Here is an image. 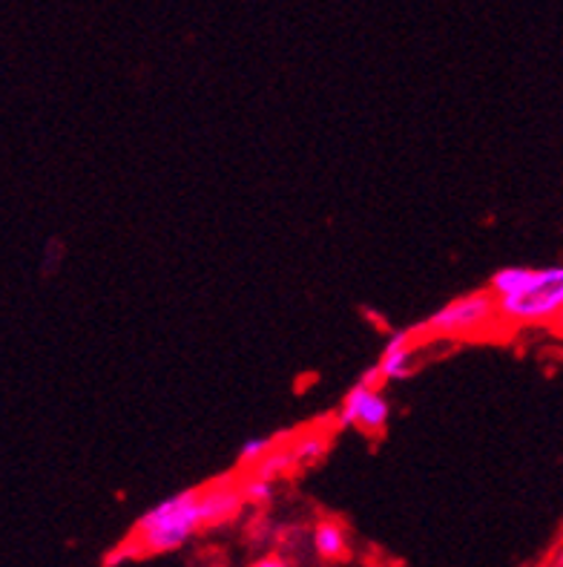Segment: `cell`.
I'll return each instance as SVG.
<instances>
[{
  "mask_svg": "<svg viewBox=\"0 0 563 567\" xmlns=\"http://www.w3.org/2000/svg\"><path fill=\"white\" fill-rule=\"evenodd\" d=\"M322 453V444L320 441H302L300 446H296V450H293V455H296V458H302V461H311V458H316V455Z\"/></svg>",
  "mask_w": 563,
  "mask_h": 567,
  "instance_id": "cell-10",
  "label": "cell"
},
{
  "mask_svg": "<svg viewBox=\"0 0 563 567\" xmlns=\"http://www.w3.org/2000/svg\"><path fill=\"white\" fill-rule=\"evenodd\" d=\"M388 417H392V406L385 401L383 389L365 386V383H357L351 389L343 406H340V424L357 426L368 435H379L388 424Z\"/></svg>",
  "mask_w": 563,
  "mask_h": 567,
  "instance_id": "cell-4",
  "label": "cell"
},
{
  "mask_svg": "<svg viewBox=\"0 0 563 567\" xmlns=\"http://www.w3.org/2000/svg\"><path fill=\"white\" fill-rule=\"evenodd\" d=\"M242 502L244 489L230 482L181 489L138 518L127 545L122 547V554L153 556L176 550L201 527H213L233 518Z\"/></svg>",
  "mask_w": 563,
  "mask_h": 567,
  "instance_id": "cell-1",
  "label": "cell"
},
{
  "mask_svg": "<svg viewBox=\"0 0 563 567\" xmlns=\"http://www.w3.org/2000/svg\"><path fill=\"white\" fill-rule=\"evenodd\" d=\"M314 545L316 554L322 559H343L348 554V539H345V530L336 522H320L314 530Z\"/></svg>",
  "mask_w": 563,
  "mask_h": 567,
  "instance_id": "cell-6",
  "label": "cell"
},
{
  "mask_svg": "<svg viewBox=\"0 0 563 567\" xmlns=\"http://www.w3.org/2000/svg\"><path fill=\"white\" fill-rule=\"evenodd\" d=\"M552 329H555L557 334H561V338H563V309H561V315L555 317V323H552Z\"/></svg>",
  "mask_w": 563,
  "mask_h": 567,
  "instance_id": "cell-12",
  "label": "cell"
},
{
  "mask_svg": "<svg viewBox=\"0 0 563 567\" xmlns=\"http://www.w3.org/2000/svg\"><path fill=\"white\" fill-rule=\"evenodd\" d=\"M546 567H563V556L557 561H552V565H546Z\"/></svg>",
  "mask_w": 563,
  "mask_h": 567,
  "instance_id": "cell-13",
  "label": "cell"
},
{
  "mask_svg": "<svg viewBox=\"0 0 563 567\" xmlns=\"http://www.w3.org/2000/svg\"><path fill=\"white\" fill-rule=\"evenodd\" d=\"M500 320L498 297L486 288V291H469L455 300H449L435 315L426 317L411 334H428V338H475L483 331L492 329Z\"/></svg>",
  "mask_w": 563,
  "mask_h": 567,
  "instance_id": "cell-3",
  "label": "cell"
},
{
  "mask_svg": "<svg viewBox=\"0 0 563 567\" xmlns=\"http://www.w3.org/2000/svg\"><path fill=\"white\" fill-rule=\"evenodd\" d=\"M253 567H291V565H288V561L279 559V556H268V559L257 561V565H253Z\"/></svg>",
  "mask_w": 563,
  "mask_h": 567,
  "instance_id": "cell-11",
  "label": "cell"
},
{
  "mask_svg": "<svg viewBox=\"0 0 563 567\" xmlns=\"http://www.w3.org/2000/svg\"><path fill=\"white\" fill-rule=\"evenodd\" d=\"M296 458V455H293V450H285V446H273L271 453L264 455L262 461H259L257 467V473L253 475H259V478H268V482H273V478H277L279 473H285L288 467H291V461Z\"/></svg>",
  "mask_w": 563,
  "mask_h": 567,
  "instance_id": "cell-7",
  "label": "cell"
},
{
  "mask_svg": "<svg viewBox=\"0 0 563 567\" xmlns=\"http://www.w3.org/2000/svg\"><path fill=\"white\" fill-rule=\"evenodd\" d=\"M414 360V334L411 331H397L388 338V343L383 346V354H379L377 367L383 372V381H403L411 372Z\"/></svg>",
  "mask_w": 563,
  "mask_h": 567,
  "instance_id": "cell-5",
  "label": "cell"
},
{
  "mask_svg": "<svg viewBox=\"0 0 563 567\" xmlns=\"http://www.w3.org/2000/svg\"><path fill=\"white\" fill-rule=\"evenodd\" d=\"M244 498H250V502H264V498L271 496V482L268 478H259V475H253L248 484H244Z\"/></svg>",
  "mask_w": 563,
  "mask_h": 567,
  "instance_id": "cell-9",
  "label": "cell"
},
{
  "mask_svg": "<svg viewBox=\"0 0 563 567\" xmlns=\"http://www.w3.org/2000/svg\"><path fill=\"white\" fill-rule=\"evenodd\" d=\"M273 444H277L273 439H248L239 446V464H244V467H257L259 461L271 453Z\"/></svg>",
  "mask_w": 563,
  "mask_h": 567,
  "instance_id": "cell-8",
  "label": "cell"
},
{
  "mask_svg": "<svg viewBox=\"0 0 563 567\" xmlns=\"http://www.w3.org/2000/svg\"><path fill=\"white\" fill-rule=\"evenodd\" d=\"M503 323L552 326L563 309V268H500L489 280Z\"/></svg>",
  "mask_w": 563,
  "mask_h": 567,
  "instance_id": "cell-2",
  "label": "cell"
}]
</instances>
